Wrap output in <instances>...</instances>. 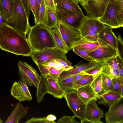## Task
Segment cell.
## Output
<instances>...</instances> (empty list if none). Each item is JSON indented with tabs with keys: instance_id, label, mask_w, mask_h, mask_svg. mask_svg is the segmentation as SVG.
Wrapping results in <instances>:
<instances>
[{
	"instance_id": "20",
	"label": "cell",
	"mask_w": 123,
	"mask_h": 123,
	"mask_svg": "<svg viewBox=\"0 0 123 123\" xmlns=\"http://www.w3.org/2000/svg\"><path fill=\"white\" fill-rule=\"evenodd\" d=\"M0 5L3 15L5 24L9 25L12 20L13 0H0Z\"/></svg>"
},
{
	"instance_id": "14",
	"label": "cell",
	"mask_w": 123,
	"mask_h": 123,
	"mask_svg": "<svg viewBox=\"0 0 123 123\" xmlns=\"http://www.w3.org/2000/svg\"><path fill=\"white\" fill-rule=\"evenodd\" d=\"M117 54V50L106 44L100 46L90 51L89 56L95 61H97L115 57Z\"/></svg>"
},
{
	"instance_id": "12",
	"label": "cell",
	"mask_w": 123,
	"mask_h": 123,
	"mask_svg": "<svg viewBox=\"0 0 123 123\" xmlns=\"http://www.w3.org/2000/svg\"><path fill=\"white\" fill-rule=\"evenodd\" d=\"M10 93L12 97L20 102L29 101L32 99L27 85L21 80L14 82L11 89Z\"/></svg>"
},
{
	"instance_id": "51",
	"label": "cell",
	"mask_w": 123,
	"mask_h": 123,
	"mask_svg": "<svg viewBox=\"0 0 123 123\" xmlns=\"http://www.w3.org/2000/svg\"><path fill=\"white\" fill-rule=\"evenodd\" d=\"M5 24V21L0 5V29L2 25Z\"/></svg>"
},
{
	"instance_id": "56",
	"label": "cell",
	"mask_w": 123,
	"mask_h": 123,
	"mask_svg": "<svg viewBox=\"0 0 123 123\" xmlns=\"http://www.w3.org/2000/svg\"><path fill=\"white\" fill-rule=\"evenodd\" d=\"M90 0H79V2L81 5H86Z\"/></svg>"
},
{
	"instance_id": "32",
	"label": "cell",
	"mask_w": 123,
	"mask_h": 123,
	"mask_svg": "<svg viewBox=\"0 0 123 123\" xmlns=\"http://www.w3.org/2000/svg\"><path fill=\"white\" fill-rule=\"evenodd\" d=\"M105 62L102 68L101 73H104L111 79L119 76V73L116 71L112 67Z\"/></svg>"
},
{
	"instance_id": "49",
	"label": "cell",
	"mask_w": 123,
	"mask_h": 123,
	"mask_svg": "<svg viewBox=\"0 0 123 123\" xmlns=\"http://www.w3.org/2000/svg\"><path fill=\"white\" fill-rule=\"evenodd\" d=\"M30 8L34 16L35 14V0H29Z\"/></svg>"
},
{
	"instance_id": "26",
	"label": "cell",
	"mask_w": 123,
	"mask_h": 123,
	"mask_svg": "<svg viewBox=\"0 0 123 123\" xmlns=\"http://www.w3.org/2000/svg\"><path fill=\"white\" fill-rule=\"evenodd\" d=\"M37 88V101L39 103L42 101L44 95L48 93L47 79L42 75H40L39 80Z\"/></svg>"
},
{
	"instance_id": "27",
	"label": "cell",
	"mask_w": 123,
	"mask_h": 123,
	"mask_svg": "<svg viewBox=\"0 0 123 123\" xmlns=\"http://www.w3.org/2000/svg\"><path fill=\"white\" fill-rule=\"evenodd\" d=\"M46 7V20L44 26L50 29L56 26L58 21L56 11L50 8Z\"/></svg>"
},
{
	"instance_id": "39",
	"label": "cell",
	"mask_w": 123,
	"mask_h": 123,
	"mask_svg": "<svg viewBox=\"0 0 123 123\" xmlns=\"http://www.w3.org/2000/svg\"><path fill=\"white\" fill-rule=\"evenodd\" d=\"M37 65L41 75L45 78H46L49 74V70L51 67L41 63L37 64Z\"/></svg>"
},
{
	"instance_id": "28",
	"label": "cell",
	"mask_w": 123,
	"mask_h": 123,
	"mask_svg": "<svg viewBox=\"0 0 123 123\" xmlns=\"http://www.w3.org/2000/svg\"><path fill=\"white\" fill-rule=\"evenodd\" d=\"M74 75L61 80L58 81V83L65 93L70 92L75 90L74 81Z\"/></svg>"
},
{
	"instance_id": "58",
	"label": "cell",
	"mask_w": 123,
	"mask_h": 123,
	"mask_svg": "<svg viewBox=\"0 0 123 123\" xmlns=\"http://www.w3.org/2000/svg\"><path fill=\"white\" fill-rule=\"evenodd\" d=\"M3 122V121L1 120L0 116V123H1Z\"/></svg>"
},
{
	"instance_id": "57",
	"label": "cell",
	"mask_w": 123,
	"mask_h": 123,
	"mask_svg": "<svg viewBox=\"0 0 123 123\" xmlns=\"http://www.w3.org/2000/svg\"><path fill=\"white\" fill-rule=\"evenodd\" d=\"M75 2H77V3H79V0H71Z\"/></svg>"
},
{
	"instance_id": "47",
	"label": "cell",
	"mask_w": 123,
	"mask_h": 123,
	"mask_svg": "<svg viewBox=\"0 0 123 123\" xmlns=\"http://www.w3.org/2000/svg\"><path fill=\"white\" fill-rule=\"evenodd\" d=\"M21 0L25 8L27 16L29 19L31 11L29 5V0Z\"/></svg>"
},
{
	"instance_id": "34",
	"label": "cell",
	"mask_w": 123,
	"mask_h": 123,
	"mask_svg": "<svg viewBox=\"0 0 123 123\" xmlns=\"http://www.w3.org/2000/svg\"><path fill=\"white\" fill-rule=\"evenodd\" d=\"M72 49L75 54L87 61L89 62L95 61L89 56V53L90 51L85 50L75 46H74Z\"/></svg>"
},
{
	"instance_id": "21",
	"label": "cell",
	"mask_w": 123,
	"mask_h": 123,
	"mask_svg": "<svg viewBox=\"0 0 123 123\" xmlns=\"http://www.w3.org/2000/svg\"><path fill=\"white\" fill-rule=\"evenodd\" d=\"M56 10L66 9L77 13L81 11L78 3L71 0H54Z\"/></svg>"
},
{
	"instance_id": "6",
	"label": "cell",
	"mask_w": 123,
	"mask_h": 123,
	"mask_svg": "<svg viewBox=\"0 0 123 123\" xmlns=\"http://www.w3.org/2000/svg\"><path fill=\"white\" fill-rule=\"evenodd\" d=\"M56 12L58 21L79 30L83 21L87 18L82 10L77 13L64 9L56 10Z\"/></svg>"
},
{
	"instance_id": "41",
	"label": "cell",
	"mask_w": 123,
	"mask_h": 123,
	"mask_svg": "<svg viewBox=\"0 0 123 123\" xmlns=\"http://www.w3.org/2000/svg\"><path fill=\"white\" fill-rule=\"evenodd\" d=\"M98 34V33L96 31H91L88 33L83 38L88 41L96 42L99 40Z\"/></svg>"
},
{
	"instance_id": "48",
	"label": "cell",
	"mask_w": 123,
	"mask_h": 123,
	"mask_svg": "<svg viewBox=\"0 0 123 123\" xmlns=\"http://www.w3.org/2000/svg\"><path fill=\"white\" fill-rule=\"evenodd\" d=\"M44 1L46 7H49L56 11L54 0H44Z\"/></svg>"
},
{
	"instance_id": "43",
	"label": "cell",
	"mask_w": 123,
	"mask_h": 123,
	"mask_svg": "<svg viewBox=\"0 0 123 123\" xmlns=\"http://www.w3.org/2000/svg\"><path fill=\"white\" fill-rule=\"evenodd\" d=\"M64 71V69H58L52 67L49 70V75L54 79L58 80L60 75Z\"/></svg>"
},
{
	"instance_id": "38",
	"label": "cell",
	"mask_w": 123,
	"mask_h": 123,
	"mask_svg": "<svg viewBox=\"0 0 123 123\" xmlns=\"http://www.w3.org/2000/svg\"><path fill=\"white\" fill-rule=\"evenodd\" d=\"M25 123H55L53 121H50L47 120L46 117H33L27 120Z\"/></svg>"
},
{
	"instance_id": "25",
	"label": "cell",
	"mask_w": 123,
	"mask_h": 123,
	"mask_svg": "<svg viewBox=\"0 0 123 123\" xmlns=\"http://www.w3.org/2000/svg\"><path fill=\"white\" fill-rule=\"evenodd\" d=\"M107 44L99 39L96 42H92L86 40L83 37L78 41L75 44L76 47L85 50L91 51L101 45Z\"/></svg>"
},
{
	"instance_id": "23",
	"label": "cell",
	"mask_w": 123,
	"mask_h": 123,
	"mask_svg": "<svg viewBox=\"0 0 123 123\" xmlns=\"http://www.w3.org/2000/svg\"><path fill=\"white\" fill-rule=\"evenodd\" d=\"M49 29L54 41L56 47L66 54L69 50L64 41L57 25Z\"/></svg>"
},
{
	"instance_id": "45",
	"label": "cell",
	"mask_w": 123,
	"mask_h": 123,
	"mask_svg": "<svg viewBox=\"0 0 123 123\" xmlns=\"http://www.w3.org/2000/svg\"><path fill=\"white\" fill-rule=\"evenodd\" d=\"M116 56L110 58L107 60L105 62L108 65L112 67L117 72H119Z\"/></svg>"
},
{
	"instance_id": "9",
	"label": "cell",
	"mask_w": 123,
	"mask_h": 123,
	"mask_svg": "<svg viewBox=\"0 0 123 123\" xmlns=\"http://www.w3.org/2000/svg\"><path fill=\"white\" fill-rule=\"evenodd\" d=\"M110 0H90L81 5L85 10L87 18L99 19L104 14Z\"/></svg>"
},
{
	"instance_id": "44",
	"label": "cell",
	"mask_w": 123,
	"mask_h": 123,
	"mask_svg": "<svg viewBox=\"0 0 123 123\" xmlns=\"http://www.w3.org/2000/svg\"><path fill=\"white\" fill-rule=\"evenodd\" d=\"M57 61L60 63L63 67L64 71H66L73 68L72 63L67 59H56Z\"/></svg>"
},
{
	"instance_id": "54",
	"label": "cell",
	"mask_w": 123,
	"mask_h": 123,
	"mask_svg": "<svg viewBox=\"0 0 123 123\" xmlns=\"http://www.w3.org/2000/svg\"><path fill=\"white\" fill-rule=\"evenodd\" d=\"M120 78L121 95L123 96V78L120 77Z\"/></svg>"
},
{
	"instance_id": "46",
	"label": "cell",
	"mask_w": 123,
	"mask_h": 123,
	"mask_svg": "<svg viewBox=\"0 0 123 123\" xmlns=\"http://www.w3.org/2000/svg\"><path fill=\"white\" fill-rule=\"evenodd\" d=\"M116 57L119 74V76L123 78V60H122L118 54Z\"/></svg>"
},
{
	"instance_id": "17",
	"label": "cell",
	"mask_w": 123,
	"mask_h": 123,
	"mask_svg": "<svg viewBox=\"0 0 123 123\" xmlns=\"http://www.w3.org/2000/svg\"><path fill=\"white\" fill-rule=\"evenodd\" d=\"M95 101L93 100L87 104L86 118L96 123H103L101 119L103 116V112L98 107Z\"/></svg>"
},
{
	"instance_id": "13",
	"label": "cell",
	"mask_w": 123,
	"mask_h": 123,
	"mask_svg": "<svg viewBox=\"0 0 123 123\" xmlns=\"http://www.w3.org/2000/svg\"><path fill=\"white\" fill-rule=\"evenodd\" d=\"M106 26L98 19L87 18L83 21L79 30L82 37H83L91 31H95L99 33Z\"/></svg>"
},
{
	"instance_id": "10",
	"label": "cell",
	"mask_w": 123,
	"mask_h": 123,
	"mask_svg": "<svg viewBox=\"0 0 123 123\" xmlns=\"http://www.w3.org/2000/svg\"><path fill=\"white\" fill-rule=\"evenodd\" d=\"M57 26L66 45L69 50L82 37L79 30L71 27L58 21Z\"/></svg>"
},
{
	"instance_id": "29",
	"label": "cell",
	"mask_w": 123,
	"mask_h": 123,
	"mask_svg": "<svg viewBox=\"0 0 123 123\" xmlns=\"http://www.w3.org/2000/svg\"><path fill=\"white\" fill-rule=\"evenodd\" d=\"M110 58H111L104 59L97 64L83 72L86 74L93 76L95 78L97 75L101 74L102 68L105 63Z\"/></svg>"
},
{
	"instance_id": "18",
	"label": "cell",
	"mask_w": 123,
	"mask_h": 123,
	"mask_svg": "<svg viewBox=\"0 0 123 123\" xmlns=\"http://www.w3.org/2000/svg\"><path fill=\"white\" fill-rule=\"evenodd\" d=\"M110 26L106 25L98 34V39L117 50V38Z\"/></svg>"
},
{
	"instance_id": "55",
	"label": "cell",
	"mask_w": 123,
	"mask_h": 123,
	"mask_svg": "<svg viewBox=\"0 0 123 123\" xmlns=\"http://www.w3.org/2000/svg\"><path fill=\"white\" fill-rule=\"evenodd\" d=\"M80 121L81 123H96L95 122L92 121L88 120L86 118L80 120Z\"/></svg>"
},
{
	"instance_id": "11",
	"label": "cell",
	"mask_w": 123,
	"mask_h": 123,
	"mask_svg": "<svg viewBox=\"0 0 123 123\" xmlns=\"http://www.w3.org/2000/svg\"><path fill=\"white\" fill-rule=\"evenodd\" d=\"M104 115L107 123H123V97L110 106Z\"/></svg>"
},
{
	"instance_id": "24",
	"label": "cell",
	"mask_w": 123,
	"mask_h": 123,
	"mask_svg": "<svg viewBox=\"0 0 123 123\" xmlns=\"http://www.w3.org/2000/svg\"><path fill=\"white\" fill-rule=\"evenodd\" d=\"M100 100L97 101L100 105L110 107L123 97L120 94L112 92H109L100 95Z\"/></svg>"
},
{
	"instance_id": "2",
	"label": "cell",
	"mask_w": 123,
	"mask_h": 123,
	"mask_svg": "<svg viewBox=\"0 0 123 123\" xmlns=\"http://www.w3.org/2000/svg\"><path fill=\"white\" fill-rule=\"evenodd\" d=\"M27 40L33 51L56 47L49 29L41 25H34L28 32Z\"/></svg>"
},
{
	"instance_id": "19",
	"label": "cell",
	"mask_w": 123,
	"mask_h": 123,
	"mask_svg": "<svg viewBox=\"0 0 123 123\" xmlns=\"http://www.w3.org/2000/svg\"><path fill=\"white\" fill-rule=\"evenodd\" d=\"M48 93L57 98L64 97L65 92L59 86L57 80H55L48 75L47 77Z\"/></svg>"
},
{
	"instance_id": "31",
	"label": "cell",
	"mask_w": 123,
	"mask_h": 123,
	"mask_svg": "<svg viewBox=\"0 0 123 123\" xmlns=\"http://www.w3.org/2000/svg\"><path fill=\"white\" fill-rule=\"evenodd\" d=\"M102 89L100 95L110 92L112 85V79L103 73H101Z\"/></svg>"
},
{
	"instance_id": "1",
	"label": "cell",
	"mask_w": 123,
	"mask_h": 123,
	"mask_svg": "<svg viewBox=\"0 0 123 123\" xmlns=\"http://www.w3.org/2000/svg\"><path fill=\"white\" fill-rule=\"evenodd\" d=\"M0 48L25 56H31L33 51L26 37L5 24L0 29Z\"/></svg>"
},
{
	"instance_id": "35",
	"label": "cell",
	"mask_w": 123,
	"mask_h": 123,
	"mask_svg": "<svg viewBox=\"0 0 123 123\" xmlns=\"http://www.w3.org/2000/svg\"><path fill=\"white\" fill-rule=\"evenodd\" d=\"M46 7L44 0H42L39 11V21L38 25L43 26L44 25L46 22Z\"/></svg>"
},
{
	"instance_id": "15",
	"label": "cell",
	"mask_w": 123,
	"mask_h": 123,
	"mask_svg": "<svg viewBox=\"0 0 123 123\" xmlns=\"http://www.w3.org/2000/svg\"><path fill=\"white\" fill-rule=\"evenodd\" d=\"M104 59L90 62L87 63H84L81 61L77 64L73 66L72 69L63 71L60 75L58 80H61L77 74L96 65Z\"/></svg>"
},
{
	"instance_id": "42",
	"label": "cell",
	"mask_w": 123,
	"mask_h": 123,
	"mask_svg": "<svg viewBox=\"0 0 123 123\" xmlns=\"http://www.w3.org/2000/svg\"><path fill=\"white\" fill-rule=\"evenodd\" d=\"M74 116H64L57 121L58 123H79L75 119Z\"/></svg>"
},
{
	"instance_id": "52",
	"label": "cell",
	"mask_w": 123,
	"mask_h": 123,
	"mask_svg": "<svg viewBox=\"0 0 123 123\" xmlns=\"http://www.w3.org/2000/svg\"><path fill=\"white\" fill-rule=\"evenodd\" d=\"M56 62L52 67L58 69H64V68L61 64L56 60Z\"/></svg>"
},
{
	"instance_id": "36",
	"label": "cell",
	"mask_w": 123,
	"mask_h": 123,
	"mask_svg": "<svg viewBox=\"0 0 123 123\" xmlns=\"http://www.w3.org/2000/svg\"><path fill=\"white\" fill-rule=\"evenodd\" d=\"M112 81L110 92H116L121 95L120 77L112 79Z\"/></svg>"
},
{
	"instance_id": "16",
	"label": "cell",
	"mask_w": 123,
	"mask_h": 123,
	"mask_svg": "<svg viewBox=\"0 0 123 123\" xmlns=\"http://www.w3.org/2000/svg\"><path fill=\"white\" fill-rule=\"evenodd\" d=\"M81 99L86 104L93 101L100 100L101 97L94 90L91 85H87L75 90Z\"/></svg>"
},
{
	"instance_id": "3",
	"label": "cell",
	"mask_w": 123,
	"mask_h": 123,
	"mask_svg": "<svg viewBox=\"0 0 123 123\" xmlns=\"http://www.w3.org/2000/svg\"><path fill=\"white\" fill-rule=\"evenodd\" d=\"M98 19L112 29L123 26V0H110L105 13Z\"/></svg>"
},
{
	"instance_id": "4",
	"label": "cell",
	"mask_w": 123,
	"mask_h": 123,
	"mask_svg": "<svg viewBox=\"0 0 123 123\" xmlns=\"http://www.w3.org/2000/svg\"><path fill=\"white\" fill-rule=\"evenodd\" d=\"M12 21L9 25L26 37L31 26L25 8L21 0H13Z\"/></svg>"
},
{
	"instance_id": "40",
	"label": "cell",
	"mask_w": 123,
	"mask_h": 123,
	"mask_svg": "<svg viewBox=\"0 0 123 123\" xmlns=\"http://www.w3.org/2000/svg\"><path fill=\"white\" fill-rule=\"evenodd\" d=\"M42 0H35V14L34 16L35 25H37L39 21V11Z\"/></svg>"
},
{
	"instance_id": "50",
	"label": "cell",
	"mask_w": 123,
	"mask_h": 123,
	"mask_svg": "<svg viewBox=\"0 0 123 123\" xmlns=\"http://www.w3.org/2000/svg\"><path fill=\"white\" fill-rule=\"evenodd\" d=\"M86 74L83 71L74 75L75 79L74 81V84Z\"/></svg>"
},
{
	"instance_id": "22",
	"label": "cell",
	"mask_w": 123,
	"mask_h": 123,
	"mask_svg": "<svg viewBox=\"0 0 123 123\" xmlns=\"http://www.w3.org/2000/svg\"><path fill=\"white\" fill-rule=\"evenodd\" d=\"M27 111L19 102L16 104L12 113L5 123H18L21 119L26 116Z\"/></svg>"
},
{
	"instance_id": "53",
	"label": "cell",
	"mask_w": 123,
	"mask_h": 123,
	"mask_svg": "<svg viewBox=\"0 0 123 123\" xmlns=\"http://www.w3.org/2000/svg\"><path fill=\"white\" fill-rule=\"evenodd\" d=\"M48 120L50 121H53L56 119V117L53 115L49 114L46 117Z\"/></svg>"
},
{
	"instance_id": "30",
	"label": "cell",
	"mask_w": 123,
	"mask_h": 123,
	"mask_svg": "<svg viewBox=\"0 0 123 123\" xmlns=\"http://www.w3.org/2000/svg\"><path fill=\"white\" fill-rule=\"evenodd\" d=\"M94 79L92 75L86 74L74 84L75 90L80 87L87 85H91Z\"/></svg>"
},
{
	"instance_id": "7",
	"label": "cell",
	"mask_w": 123,
	"mask_h": 123,
	"mask_svg": "<svg viewBox=\"0 0 123 123\" xmlns=\"http://www.w3.org/2000/svg\"><path fill=\"white\" fill-rule=\"evenodd\" d=\"M18 65L20 80L25 82L29 86H34L37 88L40 77L37 71L25 62L20 61Z\"/></svg>"
},
{
	"instance_id": "33",
	"label": "cell",
	"mask_w": 123,
	"mask_h": 123,
	"mask_svg": "<svg viewBox=\"0 0 123 123\" xmlns=\"http://www.w3.org/2000/svg\"><path fill=\"white\" fill-rule=\"evenodd\" d=\"M91 85L95 92L99 95L102 89V81L101 74L97 75L94 79Z\"/></svg>"
},
{
	"instance_id": "37",
	"label": "cell",
	"mask_w": 123,
	"mask_h": 123,
	"mask_svg": "<svg viewBox=\"0 0 123 123\" xmlns=\"http://www.w3.org/2000/svg\"><path fill=\"white\" fill-rule=\"evenodd\" d=\"M117 47L118 55L123 60V40L122 37L119 34H118L117 38Z\"/></svg>"
},
{
	"instance_id": "8",
	"label": "cell",
	"mask_w": 123,
	"mask_h": 123,
	"mask_svg": "<svg viewBox=\"0 0 123 123\" xmlns=\"http://www.w3.org/2000/svg\"><path fill=\"white\" fill-rule=\"evenodd\" d=\"M65 55L64 52L55 47L38 51H33L31 56L37 65L51 60L67 59Z\"/></svg>"
},
{
	"instance_id": "5",
	"label": "cell",
	"mask_w": 123,
	"mask_h": 123,
	"mask_svg": "<svg viewBox=\"0 0 123 123\" xmlns=\"http://www.w3.org/2000/svg\"><path fill=\"white\" fill-rule=\"evenodd\" d=\"M64 97L66 100L68 106L73 113L75 117L80 120L86 118L87 104L79 97L76 90L65 93Z\"/></svg>"
}]
</instances>
